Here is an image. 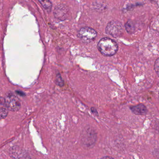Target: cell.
I'll list each match as a JSON object with an SVG mask.
<instances>
[{
	"instance_id": "4fadbf2b",
	"label": "cell",
	"mask_w": 159,
	"mask_h": 159,
	"mask_svg": "<svg viewBox=\"0 0 159 159\" xmlns=\"http://www.w3.org/2000/svg\"><path fill=\"white\" fill-rule=\"evenodd\" d=\"M92 111L93 113L95 114H98V112L94 108H92Z\"/></svg>"
},
{
	"instance_id": "6da1fadb",
	"label": "cell",
	"mask_w": 159,
	"mask_h": 159,
	"mask_svg": "<svg viewBox=\"0 0 159 159\" xmlns=\"http://www.w3.org/2000/svg\"><path fill=\"white\" fill-rule=\"evenodd\" d=\"M98 51L105 56H112L117 52L118 45L116 42L108 38L101 39L98 44Z\"/></svg>"
},
{
	"instance_id": "8fae6325",
	"label": "cell",
	"mask_w": 159,
	"mask_h": 159,
	"mask_svg": "<svg viewBox=\"0 0 159 159\" xmlns=\"http://www.w3.org/2000/svg\"><path fill=\"white\" fill-rule=\"evenodd\" d=\"M154 70L159 76V58L156 60L154 64Z\"/></svg>"
},
{
	"instance_id": "7a4b0ae2",
	"label": "cell",
	"mask_w": 159,
	"mask_h": 159,
	"mask_svg": "<svg viewBox=\"0 0 159 159\" xmlns=\"http://www.w3.org/2000/svg\"><path fill=\"white\" fill-rule=\"evenodd\" d=\"M106 32L107 34L113 38H118L120 37L123 33V27L120 22L112 20L107 25Z\"/></svg>"
},
{
	"instance_id": "9c48e42d",
	"label": "cell",
	"mask_w": 159,
	"mask_h": 159,
	"mask_svg": "<svg viewBox=\"0 0 159 159\" xmlns=\"http://www.w3.org/2000/svg\"><path fill=\"white\" fill-rule=\"evenodd\" d=\"M39 2L48 11H51L52 7V3L51 2L49 1H39Z\"/></svg>"
},
{
	"instance_id": "7c38bea8",
	"label": "cell",
	"mask_w": 159,
	"mask_h": 159,
	"mask_svg": "<svg viewBox=\"0 0 159 159\" xmlns=\"http://www.w3.org/2000/svg\"><path fill=\"white\" fill-rule=\"evenodd\" d=\"M101 159H113L112 157H110V156H105V157H103L101 158Z\"/></svg>"
},
{
	"instance_id": "5b68a950",
	"label": "cell",
	"mask_w": 159,
	"mask_h": 159,
	"mask_svg": "<svg viewBox=\"0 0 159 159\" xmlns=\"http://www.w3.org/2000/svg\"><path fill=\"white\" fill-rule=\"evenodd\" d=\"M68 13V11L67 8L63 4L57 5L54 12L55 17L61 20H65L67 18Z\"/></svg>"
},
{
	"instance_id": "30bf717a",
	"label": "cell",
	"mask_w": 159,
	"mask_h": 159,
	"mask_svg": "<svg viewBox=\"0 0 159 159\" xmlns=\"http://www.w3.org/2000/svg\"><path fill=\"white\" fill-rule=\"evenodd\" d=\"M57 83L58 85H60V86H62L64 85V83L63 80L61 78L60 74H57Z\"/></svg>"
},
{
	"instance_id": "277c9868",
	"label": "cell",
	"mask_w": 159,
	"mask_h": 159,
	"mask_svg": "<svg viewBox=\"0 0 159 159\" xmlns=\"http://www.w3.org/2000/svg\"><path fill=\"white\" fill-rule=\"evenodd\" d=\"M4 103L7 108L13 111H16L21 107V102L19 98L12 93H7L4 98Z\"/></svg>"
},
{
	"instance_id": "3957f363",
	"label": "cell",
	"mask_w": 159,
	"mask_h": 159,
	"mask_svg": "<svg viewBox=\"0 0 159 159\" xmlns=\"http://www.w3.org/2000/svg\"><path fill=\"white\" fill-rule=\"evenodd\" d=\"M97 33L92 28L84 27L82 28L78 32L79 39L84 43H89L96 38Z\"/></svg>"
},
{
	"instance_id": "ba28073f",
	"label": "cell",
	"mask_w": 159,
	"mask_h": 159,
	"mask_svg": "<svg viewBox=\"0 0 159 159\" xmlns=\"http://www.w3.org/2000/svg\"><path fill=\"white\" fill-rule=\"evenodd\" d=\"M125 29L126 32L129 34L134 33L135 30V26L134 23L131 20H129L125 24Z\"/></svg>"
},
{
	"instance_id": "8992f818",
	"label": "cell",
	"mask_w": 159,
	"mask_h": 159,
	"mask_svg": "<svg viewBox=\"0 0 159 159\" xmlns=\"http://www.w3.org/2000/svg\"><path fill=\"white\" fill-rule=\"evenodd\" d=\"M131 111L136 115H141L146 113L147 111V109L146 106L142 104H139L136 106L130 107Z\"/></svg>"
},
{
	"instance_id": "52a82bcc",
	"label": "cell",
	"mask_w": 159,
	"mask_h": 159,
	"mask_svg": "<svg viewBox=\"0 0 159 159\" xmlns=\"http://www.w3.org/2000/svg\"><path fill=\"white\" fill-rule=\"evenodd\" d=\"M8 109L5 105L4 103V98H1V110H0V114L1 119H4L7 117L8 115Z\"/></svg>"
}]
</instances>
